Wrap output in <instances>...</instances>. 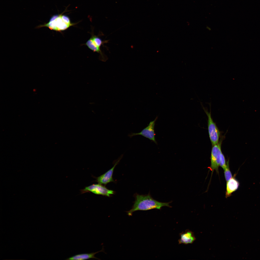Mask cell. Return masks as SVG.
<instances>
[{
	"mask_svg": "<svg viewBox=\"0 0 260 260\" xmlns=\"http://www.w3.org/2000/svg\"><path fill=\"white\" fill-rule=\"evenodd\" d=\"M122 158V156L115 162L114 166L111 169L102 175L96 178V181L98 183L105 185L109 182L114 181L113 178V174L114 169L116 165L118 163Z\"/></svg>",
	"mask_w": 260,
	"mask_h": 260,
	"instance_id": "7",
	"label": "cell"
},
{
	"mask_svg": "<svg viewBox=\"0 0 260 260\" xmlns=\"http://www.w3.org/2000/svg\"><path fill=\"white\" fill-rule=\"evenodd\" d=\"M88 192H91L96 195L108 197H110L115 193L113 190H109L104 186L99 183L93 184L81 190V194Z\"/></svg>",
	"mask_w": 260,
	"mask_h": 260,
	"instance_id": "5",
	"label": "cell"
},
{
	"mask_svg": "<svg viewBox=\"0 0 260 260\" xmlns=\"http://www.w3.org/2000/svg\"><path fill=\"white\" fill-rule=\"evenodd\" d=\"M236 174H235L230 179L226 182L225 196L226 198L230 196L232 193L236 191L239 187V183L236 179Z\"/></svg>",
	"mask_w": 260,
	"mask_h": 260,
	"instance_id": "8",
	"label": "cell"
},
{
	"mask_svg": "<svg viewBox=\"0 0 260 260\" xmlns=\"http://www.w3.org/2000/svg\"><path fill=\"white\" fill-rule=\"evenodd\" d=\"M92 38L95 44L97 46L100 47L103 43L101 39L99 37L95 36H93Z\"/></svg>",
	"mask_w": 260,
	"mask_h": 260,
	"instance_id": "14",
	"label": "cell"
},
{
	"mask_svg": "<svg viewBox=\"0 0 260 260\" xmlns=\"http://www.w3.org/2000/svg\"><path fill=\"white\" fill-rule=\"evenodd\" d=\"M86 45L89 48L94 52H100V47H98L95 44L92 38L87 42Z\"/></svg>",
	"mask_w": 260,
	"mask_h": 260,
	"instance_id": "11",
	"label": "cell"
},
{
	"mask_svg": "<svg viewBox=\"0 0 260 260\" xmlns=\"http://www.w3.org/2000/svg\"><path fill=\"white\" fill-rule=\"evenodd\" d=\"M103 248L100 251L90 253H82L77 254L67 258L66 260H82L90 259H100L96 257L95 255L101 252H103Z\"/></svg>",
	"mask_w": 260,
	"mask_h": 260,
	"instance_id": "10",
	"label": "cell"
},
{
	"mask_svg": "<svg viewBox=\"0 0 260 260\" xmlns=\"http://www.w3.org/2000/svg\"><path fill=\"white\" fill-rule=\"evenodd\" d=\"M135 197V201L132 208L127 212L129 216L137 211H147L154 209H160L163 207H171L169 205L171 202H163L157 201L154 199L150 193L146 195L136 194Z\"/></svg>",
	"mask_w": 260,
	"mask_h": 260,
	"instance_id": "1",
	"label": "cell"
},
{
	"mask_svg": "<svg viewBox=\"0 0 260 260\" xmlns=\"http://www.w3.org/2000/svg\"><path fill=\"white\" fill-rule=\"evenodd\" d=\"M227 167L224 170V176L226 182L233 177L232 173L229 167V160L227 162Z\"/></svg>",
	"mask_w": 260,
	"mask_h": 260,
	"instance_id": "12",
	"label": "cell"
},
{
	"mask_svg": "<svg viewBox=\"0 0 260 260\" xmlns=\"http://www.w3.org/2000/svg\"><path fill=\"white\" fill-rule=\"evenodd\" d=\"M227 166V162L224 155L222 153L221 159L220 166L224 170L226 167Z\"/></svg>",
	"mask_w": 260,
	"mask_h": 260,
	"instance_id": "13",
	"label": "cell"
},
{
	"mask_svg": "<svg viewBox=\"0 0 260 260\" xmlns=\"http://www.w3.org/2000/svg\"><path fill=\"white\" fill-rule=\"evenodd\" d=\"M179 236L180 238L178 240L179 244H192L196 240L193 233L188 230H187L185 232H182L181 233Z\"/></svg>",
	"mask_w": 260,
	"mask_h": 260,
	"instance_id": "9",
	"label": "cell"
},
{
	"mask_svg": "<svg viewBox=\"0 0 260 260\" xmlns=\"http://www.w3.org/2000/svg\"><path fill=\"white\" fill-rule=\"evenodd\" d=\"M157 118L158 117L157 116L154 120L150 122L149 125L141 132L137 133H131L129 134V136L131 137L136 135H142L153 142L156 144H157L155 138L156 134L155 132L154 128L155 122Z\"/></svg>",
	"mask_w": 260,
	"mask_h": 260,
	"instance_id": "6",
	"label": "cell"
},
{
	"mask_svg": "<svg viewBox=\"0 0 260 260\" xmlns=\"http://www.w3.org/2000/svg\"><path fill=\"white\" fill-rule=\"evenodd\" d=\"M223 138H221L218 144L212 146L210 157L211 165L208 167L212 171L214 170L219 173L218 168L220 166L221 157L222 154L221 145Z\"/></svg>",
	"mask_w": 260,
	"mask_h": 260,
	"instance_id": "4",
	"label": "cell"
},
{
	"mask_svg": "<svg viewBox=\"0 0 260 260\" xmlns=\"http://www.w3.org/2000/svg\"><path fill=\"white\" fill-rule=\"evenodd\" d=\"M62 15V14L53 15L50 18L48 23L39 25L36 28L46 27L51 30L57 31L65 30L72 25L66 23L63 19Z\"/></svg>",
	"mask_w": 260,
	"mask_h": 260,
	"instance_id": "3",
	"label": "cell"
},
{
	"mask_svg": "<svg viewBox=\"0 0 260 260\" xmlns=\"http://www.w3.org/2000/svg\"><path fill=\"white\" fill-rule=\"evenodd\" d=\"M210 108L208 112L206 108L203 106L201 103L202 106L208 117V128L209 135L212 146L217 144L219 141L220 135V132L215 123L214 122L211 116V104H209Z\"/></svg>",
	"mask_w": 260,
	"mask_h": 260,
	"instance_id": "2",
	"label": "cell"
}]
</instances>
